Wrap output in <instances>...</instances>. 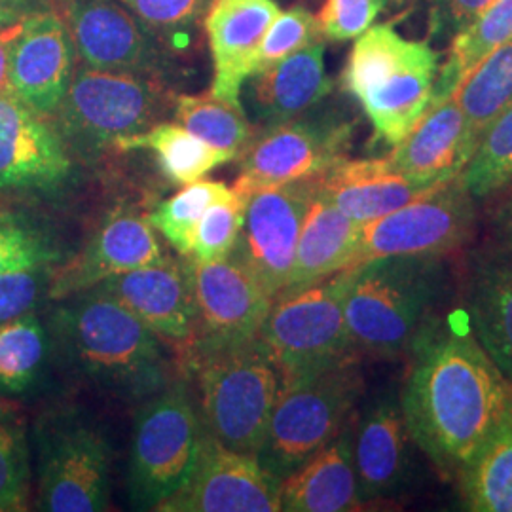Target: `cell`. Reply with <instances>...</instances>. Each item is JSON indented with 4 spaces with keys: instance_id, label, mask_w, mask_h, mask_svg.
Returning <instances> with one entry per match:
<instances>
[{
    "instance_id": "cell-1",
    "label": "cell",
    "mask_w": 512,
    "mask_h": 512,
    "mask_svg": "<svg viewBox=\"0 0 512 512\" xmlns=\"http://www.w3.org/2000/svg\"><path fill=\"white\" fill-rule=\"evenodd\" d=\"M401 404L410 437L440 473L458 476L501 418L512 382L475 334L427 325L412 342Z\"/></svg>"
},
{
    "instance_id": "cell-2",
    "label": "cell",
    "mask_w": 512,
    "mask_h": 512,
    "mask_svg": "<svg viewBox=\"0 0 512 512\" xmlns=\"http://www.w3.org/2000/svg\"><path fill=\"white\" fill-rule=\"evenodd\" d=\"M63 302L50 332L86 380L126 401H145L171 382L162 342L118 300L95 287Z\"/></svg>"
},
{
    "instance_id": "cell-3",
    "label": "cell",
    "mask_w": 512,
    "mask_h": 512,
    "mask_svg": "<svg viewBox=\"0 0 512 512\" xmlns=\"http://www.w3.org/2000/svg\"><path fill=\"white\" fill-rule=\"evenodd\" d=\"M439 256H384L346 270L344 315L355 351L397 359L439 296Z\"/></svg>"
},
{
    "instance_id": "cell-4",
    "label": "cell",
    "mask_w": 512,
    "mask_h": 512,
    "mask_svg": "<svg viewBox=\"0 0 512 512\" xmlns=\"http://www.w3.org/2000/svg\"><path fill=\"white\" fill-rule=\"evenodd\" d=\"M439 54L391 25H372L351 48L344 90L365 110L380 139L397 145L429 109L439 78Z\"/></svg>"
},
{
    "instance_id": "cell-5",
    "label": "cell",
    "mask_w": 512,
    "mask_h": 512,
    "mask_svg": "<svg viewBox=\"0 0 512 512\" xmlns=\"http://www.w3.org/2000/svg\"><path fill=\"white\" fill-rule=\"evenodd\" d=\"M173 101L158 76L80 63L50 120L71 156L95 162L122 139L160 124Z\"/></svg>"
},
{
    "instance_id": "cell-6",
    "label": "cell",
    "mask_w": 512,
    "mask_h": 512,
    "mask_svg": "<svg viewBox=\"0 0 512 512\" xmlns=\"http://www.w3.org/2000/svg\"><path fill=\"white\" fill-rule=\"evenodd\" d=\"M357 359L281 385L258 461L279 480L336 439L363 395Z\"/></svg>"
},
{
    "instance_id": "cell-7",
    "label": "cell",
    "mask_w": 512,
    "mask_h": 512,
    "mask_svg": "<svg viewBox=\"0 0 512 512\" xmlns=\"http://www.w3.org/2000/svg\"><path fill=\"white\" fill-rule=\"evenodd\" d=\"M346 270L277 294L256 334L281 385L355 359L344 315Z\"/></svg>"
},
{
    "instance_id": "cell-8",
    "label": "cell",
    "mask_w": 512,
    "mask_h": 512,
    "mask_svg": "<svg viewBox=\"0 0 512 512\" xmlns=\"http://www.w3.org/2000/svg\"><path fill=\"white\" fill-rule=\"evenodd\" d=\"M184 376L196 380L203 429L236 452L258 456L281 376L256 338L203 359Z\"/></svg>"
},
{
    "instance_id": "cell-9",
    "label": "cell",
    "mask_w": 512,
    "mask_h": 512,
    "mask_svg": "<svg viewBox=\"0 0 512 512\" xmlns=\"http://www.w3.org/2000/svg\"><path fill=\"white\" fill-rule=\"evenodd\" d=\"M202 420L184 380L139 406L129 450L128 490L139 511H158L179 492L198 456Z\"/></svg>"
},
{
    "instance_id": "cell-10",
    "label": "cell",
    "mask_w": 512,
    "mask_h": 512,
    "mask_svg": "<svg viewBox=\"0 0 512 512\" xmlns=\"http://www.w3.org/2000/svg\"><path fill=\"white\" fill-rule=\"evenodd\" d=\"M38 509L107 511L112 452L105 433L76 410H57L38 421Z\"/></svg>"
},
{
    "instance_id": "cell-11",
    "label": "cell",
    "mask_w": 512,
    "mask_h": 512,
    "mask_svg": "<svg viewBox=\"0 0 512 512\" xmlns=\"http://www.w3.org/2000/svg\"><path fill=\"white\" fill-rule=\"evenodd\" d=\"M351 139L353 122L340 110H308L266 126L239 156L234 192L247 200L266 186L315 179L348 158Z\"/></svg>"
},
{
    "instance_id": "cell-12",
    "label": "cell",
    "mask_w": 512,
    "mask_h": 512,
    "mask_svg": "<svg viewBox=\"0 0 512 512\" xmlns=\"http://www.w3.org/2000/svg\"><path fill=\"white\" fill-rule=\"evenodd\" d=\"M192 281L196 325L188 348L179 353L186 374L203 359L253 342L274 298L236 258L203 262L186 256Z\"/></svg>"
},
{
    "instance_id": "cell-13",
    "label": "cell",
    "mask_w": 512,
    "mask_h": 512,
    "mask_svg": "<svg viewBox=\"0 0 512 512\" xmlns=\"http://www.w3.org/2000/svg\"><path fill=\"white\" fill-rule=\"evenodd\" d=\"M473 224V196L458 175L433 186L401 209L363 224L353 266L384 256L450 253L469 238Z\"/></svg>"
},
{
    "instance_id": "cell-14",
    "label": "cell",
    "mask_w": 512,
    "mask_h": 512,
    "mask_svg": "<svg viewBox=\"0 0 512 512\" xmlns=\"http://www.w3.org/2000/svg\"><path fill=\"white\" fill-rule=\"evenodd\" d=\"M313 192L315 181L308 179L266 186L245 200L241 232L230 256L272 298L287 287Z\"/></svg>"
},
{
    "instance_id": "cell-15",
    "label": "cell",
    "mask_w": 512,
    "mask_h": 512,
    "mask_svg": "<svg viewBox=\"0 0 512 512\" xmlns=\"http://www.w3.org/2000/svg\"><path fill=\"white\" fill-rule=\"evenodd\" d=\"M158 511H281V480L256 456L224 446L202 425L200 448L190 475Z\"/></svg>"
},
{
    "instance_id": "cell-16",
    "label": "cell",
    "mask_w": 512,
    "mask_h": 512,
    "mask_svg": "<svg viewBox=\"0 0 512 512\" xmlns=\"http://www.w3.org/2000/svg\"><path fill=\"white\" fill-rule=\"evenodd\" d=\"M73 156L50 118L0 93V198H42L73 177Z\"/></svg>"
},
{
    "instance_id": "cell-17",
    "label": "cell",
    "mask_w": 512,
    "mask_h": 512,
    "mask_svg": "<svg viewBox=\"0 0 512 512\" xmlns=\"http://www.w3.org/2000/svg\"><path fill=\"white\" fill-rule=\"evenodd\" d=\"M76 59L99 71L158 76L162 40L118 0H57Z\"/></svg>"
},
{
    "instance_id": "cell-18",
    "label": "cell",
    "mask_w": 512,
    "mask_h": 512,
    "mask_svg": "<svg viewBox=\"0 0 512 512\" xmlns=\"http://www.w3.org/2000/svg\"><path fill=\"white\" fill-rule=\"evenodd\" d=\"M164 255L150 220L131 207H116L76 255L55 264L48 298L61 302L86 293L110 277L152 264Z\"/></svg>"
},
{
    "instance_id": "cell-19",
    "label": "cell",
    "mask_w": 512,
    "mask_h": 512,
    "mask_svg": "<svg viewBox=\"0 0 512 512\" xmlns=\"http://www.w3.org/2000/svg\"><path fill=\"white\" fill-rule=\"evenodd\" d=\"M73 38L54 8L38 10L19 25L10 50V92L38 114L52 118L71 86Z\"/></svg>"
},
{
    "instance_id": "cell-20",
    "label": "cell",
    "mask_w": 512,
    "mask_h": 512,
    "mask_svg": "<svg viewBox=\"0 0 512 512\" xmlns=\"http://www.w3.org/2000/svg\"><path fill=\"white\" fill-rule=\"evenodd\" d=\"M97 289L118 300L158 338L171 342L177 353L192 342L196 308L186 256L179 260L164 255L152 264L110 277Z\"/></svg>"
},
{
    "instance_id": "cell-21",
    "label": "cell",
    "mask_w": 512,
    "mask_h": 512,
    "mask_svg": "<svg viewBox=\"0 0 512 512\" xmlns=\"http://www.w3.org/2000/svg\"><path fill=\"white\" fill-rule=\"evenodd\" d=\"M281 14L275 0H213L203 27L213 59L211 93L241 105V90L256 71L262 40Z\"/></svg>"
},
{
    "instance_id": "cell-22",
    "label": "cell",
    "mask_w": 512,
    "mask_h": 512,
    "mask_svg": "<svg viewBox=\"0 0 512 512\" xmlns=\"http://www.w3.org/2000/svg\"><path fill=\"white\" fill-rule=\"evenodd\" d=\"M476 147L469 122L450 95L433 101L387 158L404 177L433 186L461 175Z\"/></svg>"
},
{
    "instance_id": "cell-23",
    "label": "cell",
    "mask_w": 512,
    "mask_h": 512,
    "mask_svg": "<svg viewBox=\"0 0 512 512\" xmlns=\"http://www.w3.org/2000/svg\"><path fill=\"white\" fill-rule=\"evenodd\" d=\"M412 444L401 399L387 393L368 404L353 427V461L363 503L403 492Z\"/></svg>"
},
{
    "instance_id": "cell-24",
    "label": "cell",
    "mask_w": 512,
    "mask_h": 512,
    "mask_svg": "<svg viewBox=\"0 0 512 512\" xmlns=\"http://www.w3.org/2000/svg\"><path fill=\"white\" fill-rule=\"evenodd\" d=\"M332 92L325 71V44L315 42L247 78L241 105L262 128L296 118Z\"/></svg>"
},
{
    "instance_id": "cell-25",
    "label": "cell",
    "mask_w": 512,
    "mask_h": 512,
    "mask_svg": "<svg viewBox=\"0 0 512 512\" xmlns=\"http://www.w3.org/2000/svg\"><path fill=\"white\" fill-rule=\"evenodd\" d=\"M313 181L321 196L361 224L385 217L437 186L404 177L387 156L366 160L346 158Z\"/></svg>"
},
{
    "instance_id": "cell-26",
    "label": "cell",
    "mask_w": 512,
    "mask_h": 512,
    "mask_svg": "<svg viewBox=\"0 0 512 512\" xmlns=\"http://www.w3.org/2000/svg\"><path fill=\"white\" fill-rule=\"evenodd\" d=\"M361 505L351 421L336 439L281 480V511L348 512Z\"/></svg>"
},
{
    "instance_id": "cell-27",
    "label": "cell",
    "mask_w": 512,
    "mask_h": 512,
    "mask_svg": "<svg viewBox=\"0 0 512 512\" xmlns=\"http://www.w3.org/2000/svg\"><path fill=\"white\" fill-rule=\"evenodd\" d=\"M361 230V222L342 213L315 188L285 289L304 287L351 268Z\"/></svg>"
},
{
    "instance_id": "cell-28",
    "label": "cell",
    "mask_w": 512,
    "mask_h": 512,
    "mask_svg": "<svg viewBox=\"0 0 512 512\" xmlns=\"http://www.w3.org/2000/svg\"><path fill=\"white\" fill-rule=\"evenodd\" d=\"M458 480L467 511L512 512V391L494 431Z\"/></svg>"
},
{
    "instance_id": "cell-29",
    "label": "cell",
    "mask_w": 512,
    "mask_h": 512,
    "mask_svg": "<svg viewBox=\"0 0 512 512\" xmlns=\"http://www.w3.org/2000/svg\"><path fill=\"white\" fill-rule=\"evenodd\" d=\"M471 317L478 342L512 382V260H497L478 272Z\"/></svg>"
},
{
    "instance_id": "cell-30",
    "label": "cell",
    "mask_w": 512,
    "mask_h": 512,
    "mask_svg": "<svg viewBox=\"0 0 512 512\" xmlns=\"http://www.w3.org/2000/svg\"><path fill=\"white\" fill-rule=\"evenodd\" d=\"M116 150H150L171 183L186 184L202 181L215 167L232 162L234 158L219 148L207 145L181 124L160 122L156 126L122 139Z\"/></svg>"
},
{
    "instance_id": "cell-31",
    "label": "cell",
    "mask_w": 512,
    "mask_h": 512,
    "mask_svg": "<svg viewBox=\"0 0 512 512\" xmlns=\"http://www.w3.org/2000/svg\"><path fill=\"white\" fill-rule=\"evenodd\" d=\"M509 38H512V0H492L467 27L454 35L450 55L440 67L433 101L454 95L467 74Z\"/></svg>"
},
{
    "instance_id": "cell-32",
    "label": "cell",
    "mask_w": 512,
    "mask_h": 512,
    "mask_svg": "<svg viewBox=\"0 0 512 512\" xmlns=\"http://www.w3.org/2000/svg\"><path fill=\"white\" fill-rule=\"evenodd\" d=\"M52 353V332L37 311L0 325V395H23L37 384Z\"/></svg>"
},
{
    "instance_id": "cell-33",
    "label": "cell",
    "mask_w": 512,
    "mask_h": 512,
    "mask_svg": "<svg viewBox=\"0 0 512 512\" xmlns=\"http://www.w3.org/2000/svg\"><path fill=\"white\" fill-rule=\"evenodd\" d=\"M476 143L512 107V38L480 61L454 93Z\"/></svg>"
},
{
    "instance_id": "cell-34",
    "label": "cell",
    "mask_w": 512,
    "mask_h": 512,
    "mask_svg": "<svg viewBox=\"0 0 512 512\" xmlns=\"http://www.w3.org/2000/svg\"><path fill=\"white\" fill-rule=\"evenodd\" d=\"M173 114L177 124L207 145L230 154L234 160L241 156L255 135L243 107L222 101L211 92L177 95L173 101Z\"/></svg>"
},
{
    "instance_id": "cell-35",
    "label": "cell",
    "mask_w": 512,
    "mask_h": 512,
    "mask_svg": "<svg viewBox=\"0 0 512 512\" xmlns=\"http://www.w3.org/2000/svg\"><path fill=\"white\" fill-rule=\"evenodd\" d=\"M236 196L234 188L219 181H196L160 203L148 220L179 255L190 256L194 232L205 211L215 203L228 202Z\"/></svg>"
},
{
    "instance_id": "cell-36",
    "label": "cell",
    "mask_w": 512,
    "mask_h": 512,
    "mask_svg": "<svg viewBox=\"0 0 512 512\" xmlns=\"http://www.w3.org/2000/svg\"><path fill=\"white\" fill-rule=\"evenodd\" d=\"M55 238L35 219L0 207V275L59 264Z\"/></svg>"
},
{
    "instance_id": "cell-37",
    "label": "cell",
    "mask_w": 512,
    "mask_h": 512,
    "mask_svg": "<svg viewBox=\"0 0 512 512\" xmlns=\"http://www.w3.org/2000/svg\"><path fill=\"white\" fill-rule=\"evenodd\" d=\"M473 198L490 196L512 181V107L480 137L473 158L461 173Z\"/></svg>"
},
{
    "instance_id": "cell-38",
    "label": "cell",
    "mask_w": 512,
    "mask_h": 512,
    "mask_svg": "<svg viewBox=\"0 0 512 512\" xmlns=\"http://www.w3.org/2000/svg\"><path fill=\"white\" fill-rule=\"evenodd\" d=\"M31 495V456L23 421L0 404V512L25 511Z\"/></svg>"
},
{
    "instance_id": "cell-39",
    "label": "cell",
    "mask_w": 512,
    "mask_h": 512,
    "mask_svg": "<svg viewBox=\"0 0 512 512\" xmlns=\"http://www.w3.org/2000/svg\"><path fill=\"white\" fill-rule=\"evenodd\" d=\"M150 33L169 44L188 40L213 0H118Z\"/></svg>"
},
{
    "instance_id": "cell-40",
    "label": "cell",
    "mask_w": 512,
    "mask_h": 512,
    "mask_svg": "<svg viewBox=\"0 0 512 512\" xmlns=\"http://www.w3.org/2000/svg\"><path fill=\"white\" fill-rule=\"evenodd\" d=\"M245 213V200L236 196L211 205L196 226L190 256L203 262H217L232 255L238 243Z\"/></svg>"
},
{
    "instance_id": "cell-41",
    "label": "cell",
    "mask_w": 512,
    "mask_h": 512,
    "mask_svg": "<svg viewBox=\"0 0 512 512\" xmlns=\"http://www.w3.org/2000/svg\"><path fill=\"white\" fill-rule=\"evenodd\" d=\"M315 42H323V33L319 21L310 10L294 6L287 12H281L262 40L255 73L272 67Z\"/></svg>"
},
{
    "instance_id": "cell-42",
    "label": "cell",
    "mask_w": 512,
    "mask_h": 512,
    "mask_svg": "<svg viewBox=\"0 0 512 512\" xmlns=\"http://www.w3.org/2000/svg\"><path fill=\"white\" fill-rule=\"evenodd\" d=\"M55 264L0 275V325L37 310L50 293Z\"/></svg>"
},
{
    "instance_id": "cell-43",
    "label": "cell",
    "mask_w": 512,
    "mask_h": 512,
    "mask_svg": "<svg viewBox=\"0 0 512 512\" xmlns=\"http://www.w3.org/2000/svg\"><path fill=\"white\" fill-rule=\"evenodd\" d=\"M387 2L389 0H327L317 18L323 38L361 37L384 12Z\"/></svg>"
},
{
    "instance_id": "cell-44",
    "label": "cell",
    "mask_w": 512,
    "mask_h": 512,
    "mask_svg": "<svg viewBox=\"0 0 512 512\" xmlns=\"http://www.w3.org/2000/svg\"><path fill=\"white\" fill-rule=\"evenodd\" d=\"M492 0H431V29L456 35L467 27Z\"/></svg>"
},
{
    "instance_id": "cell-45",
    "label": "cell",
    "mask_w": 512,
    "mask_h": 512,
    "mask_svg": "<svg viewBox=\"0 0 512 512\" xmlns=\"http://www.w3.org/2000/svg\"><path fill=\"white\" fill-rule=\"evenodd\" d=\"M46 8H52L48 0H0V29Z\"/></svg>"
},
{
    "instance_id": "cell-46",
    "label": "cell",
    "mask_w": 512,
    "mask_h": 512,
    "mask_svg": "<svg viewBox=\"0 0 512 512\" xmlns=\"http://www.w3.org/2000/svg\"><path fill=\"white\" fill-rule=\"evenodd\" d=\"M19 25H21V21L0 29V93L10 92V82H8L10 50H12L14 38L18 35Z\"/></svg>"
},
{
    "instance_id": "cell-47",
    "label": "cell",
    "mask_w": 512,
    "mask_h": 512,
    "mask_svg": "<svg viewBox=\"0 0 512 512\" xmlns=\"http://www.w3.org/2000/svg\"><path fill=\"white\" fill-rule=\"evenodd\" d=\"M499 232H501V238L509 245L512 249V198L509 202L505 203V207L501 209L499 217Z\"/></svg>"
},
{
    "instance_id": "cell-48",
    "label": "cell",
    "mask_w": 512,
    "mask_h": 512,
    "mask_svg": "<svg viewBox=\"0 0 512 512\" xmlns=\"http://www.w3.org/2000/svg\"><path fill=\"white\" fill-rule=\"evenodd\" d=\"M395 4H408V2H412V0H393Z\"/></svg>"
}]
</instances>
